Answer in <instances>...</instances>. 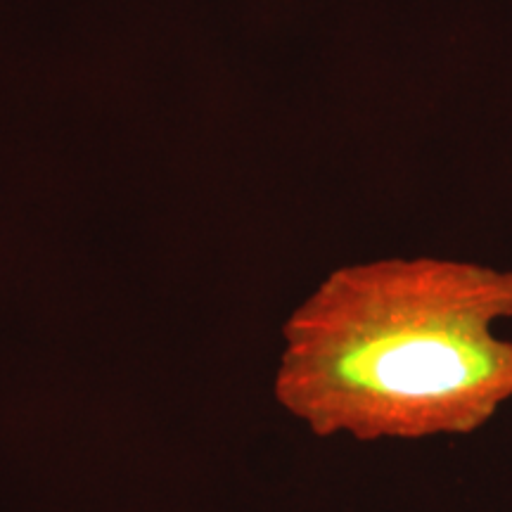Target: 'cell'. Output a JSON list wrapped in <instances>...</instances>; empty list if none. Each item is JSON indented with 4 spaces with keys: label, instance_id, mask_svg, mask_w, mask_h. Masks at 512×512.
Returning a JSON list of instances; mask_svg holds the SVG:
<instances>
[{
    "label": "cell",
    "instance_id": "6da1fadb",
    "mask_svg": "<svg viewBox=\"0 0 512 512\" xmlns=\"http://www.w3.org/2000/svg\"><path fill=\"white\" fill-rule=\"evenodd\" d=\"M512 268L444 256L339 266L283 325L273 394L320 439L467 437L512 401Z\"/></svg>",
    "mask_w": 512,
    "mask_h": 512
}]
</instances>
